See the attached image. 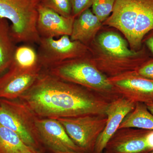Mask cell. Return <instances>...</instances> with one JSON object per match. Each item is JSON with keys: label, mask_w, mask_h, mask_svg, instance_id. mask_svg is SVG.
<instances>
[{"label": "cell", "mask_w": 153, "mask_h": 153, "mask_svg": "<svg viewBox=\"0 0 153 153\" xmlns=\"http://www.w3.org/2000/svg\"><path fill=\"white\" fill-rule=\"evenodd\" d=\"M36 124L40 142L53 153H83L69 137L58 120L38 117Z\"/></svg>", "instance_id": "8"}, {"label": "cell", "mask_w": 153, "mask_h": 153, "mask_svg": "<svg viewBox=\"0 0 153 153\" xmlns=\"http://www.w3.org/2000/svg\"><path fill=\"white\" fill-rule=\"evenodd\" d=\"M98 42L102 50L114 57H134L142 53L129 49L123 38L120 35L113 32H106L101 34L99 37Z\"/></svg>", "instance_id": "18"}, {"label": "cell", "mask_w": 153, "mask_h": 153, "mask_svg": "<svg viewBox=\"0 0 153 153\" xmlns=\"http://www.w3.org/2000/svg\"><path fill=\"white\" fill-rule=\"evenodd\" d=\"M19 99L38 117L58 119L105 115L110 100L42 69L33 85Z\"/></svg>", "instance_id": "1"}, {"label": "cell", "mask_w": 153, "mask_h": 153, "mask_svg": "<svg viewBox=\"0 0 153 153\" xmlns=\"http://www.w3.org/2000/svg\"><path fill=\"white\" fill-rule=\"evenodd\" d=\"M15 132L0 124V153H38Z\"/></svg>", "instance_id": "20"}, {"label": "cell", "mask_w": 153, "mask_h": 153, "mask_svg": "<svg viewBox=\"0 0 153 153\" xmlns=\"http://www.w3.org/2000/svg\"><path fill=\"white\" fill-rule=\"evenodd\" d=\"M57 120L82 153H94L97 138L106 125L107 117L106 115H87Z\"/></svg>", "instance_id": "5"}, {"label": "cell", "mask_w": 153, "mask_h": 153, "mask_svg": "<svg viewBox=\"0 0 153 153\" xmlns=\"http://www.w3.org/2000/svg\"><path fill=\"white\" fill-rule=\"evenodd\" d=\"M148 153H153V151H152V152H150Z\"/></svg>", "instance_id": "28"}, {"label": "cell", "mask_w": 153, "mask_h": 153, "mask_svg": "<svg viewBox=\"0 0 153 153\" xmlns=\"http://www.w3.org/2000/svg\"><path fill=\"white\" fill-rule=\"evenodd\" d=\"M153 151V130L135 128L118 129L103 153H148Z\"/></svg>", "instance_id": "7"}, {"label": "cell", "mask_w": 153, "mask_h": 153, "mask_svg": "<svg viewBox=\"0 0 153 153\" xmlns=\"http://www.w3.org/2000/svg\"><path fill=\"white\" fill-rule=\"evenodd\" d=\"M38 52L43 69L75 58L82 57L86 49L84 44L73 41L68 36L59 38H41Z\"/></svg>", "instance_id": "6"}, {"label": "cell", "mask_w": 153, "mask_h": 153, "mask_svg": "<svg viewBox=\"0 0 153 153\" xmlns=\"http://www.w3.org/2000/svg\"><path fill=\"white\" fill-rule=\"evenodd\" d=\"M101 25L92 11L87 9L74 19L70 38L82 44L86 43L94 37Z\"/></svg>", "instance_id": "15"}, {"label": "cell", "mask_w": 153, "mask_h": 153, "mask_svg": "<svg viewBox=\"0 0 153 153\" xmlns=\"http://www.w3.org/2000/svg\"><path fill=\"white\" fill-rule=\"evenodd\" d=\"M38 117L24 102L0 99V124L13 131L28 146L40 151L36 122Z\"/></svg>", "instance_id": "4"}, {"label": "cell", "mask_w": 153, "mask_h": 153, "mask_svg": "<svg viewBox=\"0 0 153 153\" xmlns=\"http://www.w3.org/2000/svg\"><path fill=\"white\" fill-rule=\"evenodd\" d=\"M38 153H42V152H38Z\"/></svg>", "instance_id": "29"}, {"label": "cell", "mask_w": 153, "mask_h": 153, "mask_svg": "<svg viewBox=\"0 0 153 153\" xmlns=\"http://www.w3.org/2000/svg\"><path fill=\"white\" fill-rule=\"evenodd\" d=\"M146 105L149 111L150 112L153 114V102H149V103L145 104Z\"/></svg>", "instance_id": "26"}, {"label": "cell", "mask_w": 153, "mask_h": 153, "mask_svg": "<svg viewBox=\"0 0 153 153\" xmlns=\"http://www.w3.org/2000/svg\"><path fill=\"white\" fill-rule=\"evenodd\" d=\"M7 19L0 18V76L10 68L16 46Z\"/></svg>", "instance_id": "17"}, {"label": "cell", "mask_w": 153, "mask_h": 153, "mask_svg": "<svg viewBox=\"0 0 153 153\" xmlns=\"http://www.w3.org/2000/svg\"><path fill=\"white\" fill-rule=\"evenodd\" d=\"M148 34V36H145L143 39H144L145 44L153 54V30Z\"/></svg>", "instance_id": "25"}, {"label": "cell", "mask_w": 153, "mask_h": 153, "mask_svg": "<svg viewBox=\"0 0 153 153\" xmlns=\"http://www.w3.org/2000/svg\"><path fill=\"white\" fill-rule=\"evenodd\" d=\"M134 72L143 78L153 80V59L143 62Z\"/></svg>", "instance_id": "24"}, {"label": "cell", "mask_w": 153, "mask_h": 153, "mask_svg": "<svg viewBox=\"0 0 153 153\" xmlns=\"http://www.w3.org/2000/svg\"><path fill=\"white\" fill-rule=\"evenodd\" d=\"M108 79L120 97L135 103L153 102V80L138 76L134 72Z\"/></svg>", "instance_id": "9"}, {"label": "cell", "mask_w": 153, "mask_h": 153, "mask_svg": "<svg viewBox=\"0 0 153 153\" xmlns=\"http://www.w3.org/2000/svg\"><path fill=\"white\" fill-rule=\"evenodd\" d=\"M136 103L122 97L109 102L105 111L106 125L97 138L94 153H103L108 143L117 131L125 117L134 109Z\"/></svg>", "instance_id": "10"}, {"label": "cell", "mask_w": 153, "mask_h": 153, "mask_svg": "<svg viewBox=\"0 0 153 153\" xmlns=\"http://www.w3.org/2000/svg\"><path fill=\"white\" fill-rule=\"evenodd\" d=\"M81 57L57 63L44 70L67 82L94 91L110 101L119 97L116 95L108 78L92 63Z\"/></svg>", "instance_id": "2"}, {"label": "cell", "mask_w": 153, "mask_h": 153, "mask_svg": "<svg viewBox=\"0 0 153 153\" xmlns=\"http://www.w3.org/2000/svg\"><path fill=\"white\" fill-rule=\"evenodd\" d=\"M41 4L63 16L72 17L71 0H41Z\"/></svg>", "instance_id": "21"}, {"label": "cell", "mask_w": 153, "mask_h": 153, "mask_svg": "<svg viewBox=\"0 0 153 153\" xmlns=\"http://www.w3.org/2000/svg\"><path fill=\"white\" fill-rule=\"evenodd\" d=\"M42 70L21 72L9 68L0 76V99L20 98L35 83Z\"/></svg>", "instance_id": "12"}, {"label": "cell", "mask_w": 153, "mask_h": 153, "mask_svg": "<svg viewBox=\"0 0 153 153\" xmlns=\"http://www.w3.org/2000/svg\"><path fill=\"white\" fill-rule=\"evenodd\" d=\"M153 30V0H142L134 29L128 41L131 47L140 49L145 36Z\"/></svg>", "instance_id": "14"}, {"label": "cell", "mask_w": 153, "mask_h": 153, "mask_svg": "<svg viewBox=\"0 0 153 153\" xmlns=\"http://www.w3.org/2000/svg\"><path fill=\"white\" fill-rule=\"evenodd\" d=\"M142 0H115L111 15L106 25L121 31L128 41L134 29Z\"/></svg>", "instance_id": "13"}, {"label": "cell", "mask_w": 153, "mask_h": 153, "mask_svg": "<svg viewBox=\"0 0 153 153\" xmlns=\"http://www.w3.org/2000/svg\"><path fill=\"white\" fill-rule=\"evenodd\" d=\"M40 3L41 0H0V18L10 22L16 44H39L36 24Z\"/></svg>", "instance_id": "3"}, {"label": "cell", "mask_w": 153, "mask_h": 153, "mask_svg": "<svg viewBox=\"0 0 153 153\" xmlns=\"http://www.w3.org/2000/svg\"><path fill=\"white\" fill-rule=\"evenodd\" d=\"M9 68L21 72L41 71L43 68L38 50L32 44H24L16 46Z\"/></svg>", "instance_id": "16"}, {"label": "cell", "mask_w": 153, "mask_h": 153, "mask_svg": "<svg viewBox=\"0 0 153 153\" xmlns=\"http://www.w3.org/2000/svg\"><path fill=\"white\" fill-rule=\"evenodd\" d=\"M75 18L66 17L42 5L38 8L36 27L40 38H59L63 36H70Z\"/></svg>", "instance_id": "11"}, {"label": "cell", "mask_w": 153, "mask_h": 153, "mask_svg": "<svg viewBox=\"0 0 153 153\" xmlns=\"http://www.w3.org/2000/svg\"><path fill=\"white\" fill-rule=\"evenodd\" d=\"M115 0H93L92 12L101 22L112 13Z\"/></svg>", "instance_id": "22"}, {"label": "cell", "mask_w": 153, "mask_h": 153, "mask_svg": "<svg viewBox=\"0 0 153 153\" xmlns=\"http://www.w3.org/2000/svg\"><path fill=\"white\" fill-rule=\"evenodd\" d=\"M93 0H71L72 5V16L78 17L83 11L89 9L92 6Z\"/></svg>", "instance_id": "23"}, {"label": "cell", "mask_w": 153, "mask_h": 153, "mask_svg": "<svg viewBox=\"0 0 153 153\" xmlns=\"http://www.w3.org/2000/svg\"><path fill=\"white\" fill-rule=\"evenodd\" d=\"M81 153L76 152H69V153Z\"/></svg>", "instance_id": "27"}, {"label": "cell", "mask_w": 153, "mask_h": 153, "mask_svg": "<svg viewBox=\"0 0 153 153\" xmlns=\"http://www.w3.org/2000/svg\"><path fill=\"white\" fill-rule=\"evenodd\" d=\"M124 128L153 130V114L145 103H136L134 108L125 117L118 129Z\"/></svg>", "instance_id": "19"}]
</instances>
